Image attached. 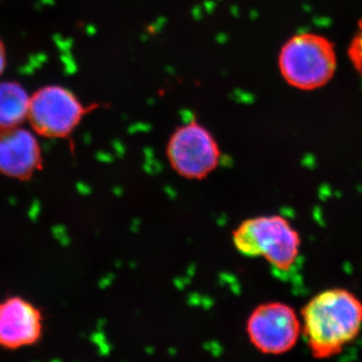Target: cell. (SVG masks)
Instances as JSON below:
<instances>
[{"instance_id": "obj_1", "label": "cell", "mask_w": 362, "mask_h": 362, "mask_svg": "<svg viewBox=\"0 0 362 362\" xmlns=\"http://www.w3.org/2000/svg\"><path fill=\"white\" fill-rule=\"evenodd\" d=\"M302 337L317 359L337 356L362 329V301L341 288L318 293L302 309Z\"/></svg>"}, {"instance_id": "obj_2", "label": "cell", "mask_w": 362, "mask_h": 362, "mask_svg": "<svg viewBox=\"0 0 362 362\" xmlns=\"http://www.w3.org/2000/svg\"><path fill=\"white\" fill-rule=\"evenodd\" d=\"M278 66L283 78L302 90L322 88L337 73L334 45L324 35L298 33L287 40L279 54Z\"/></svg>"}, {"instance_id": "obj_3", "label": "cell", "mask_w": 362, "mask_h": 362, "mask_svg": "<svg viewBox=\"0 0 362 362\" xmlns=\"http://www.w3.org/2000/svg\"><path fill=\"white\" fill-rule=\"evenodd\" d=\"M233 245L247 257H262L280 272L291 270L299 258L301 239L284 216L249 218L233 232Z\"/></svg>"}, {"instance_id": "obj_4", "label": "cell", "mask_w": 362, "mask_h": 362, "mask_svg": "<svg viewBox=\"0 0 362 362\" xmlns=\"http://www.w3.org/2000/svg\"><path fill=\"white\" fill-rule=\"evenodd\" d=\"M90 110L71 90L61 86H47L30 97L28 120L37 134L65 138Z\"/></svg>"}, {"instance_id": "obj_5", "label": "cell", "mask_w": 362, "mask_h": 362, "mask_svg": "<svg viewBox=\"0 0 362 362\" xmlns=\"http://www.w3.org/2000/svg\"><path fill=\"white\" fill-rule=\"evenodd\" d=\"M247 332L250 341L259 352L280 356L294 349L302 337L301 318L289 305L269 302L252 312Z\"/></svg>"}, {"instance_id": "obj_6", "label": "cell", "mask_w": 362, "mask_h": 362, "mask_svg": "<svg viewBox=\"0 0 362 362\" xmlns=\"http://www.w3.org/2000/svg\"><path fill=\"white\" fill-rule=\"evenodd\" d=\"M168 156L178 175L189 180H202L220 163L221 150L206 128L190 122L181 126L171 136Z\"/></svg>"}, {"instance_id": "obj_7", "label": "cell", "mask_w": 362, "mask_h": 362, "mask_svg": "<svg viewBox=\"0 0 362 362\" xmlns=\"http://www.w3.org/2000/svg\"><path fill=\"white\" fill-rule=\"evenodd\" d=\"M42 168V148L32 131L21 126L0 129V173L2 175L26 181Z\"/></svg>"}, {"instance_id": "obj_8", "label": "cell", "mask_w": 362, "mask_h": 362, "mask_svg": "<svg viewBox=\"0 0 362 362\" xmlns=\"http://www.w3.org/2000/svg\"><path fill=\"white\" fill-rule=\"evenodd\" d=\"M44 319L39 308L23 298L0 302V347L16 350L35 344L42 334Z\"/></svg>"}, {"instance_id": "obj_9", "label": "cell", "mask_w": 362, "mask_h": 362, "mask_svg": "<svg viewBox=\"0 0 362 362\" xmlns=\"http://www.w3.org/2000/svg\"><path fill=\"white\" fill-rule=\"evenodd\" d=\"M30 96L16 82L0 83V129L21 126L28 120Z\"/></svg>"}, {"instance_id": "obj_10", "label": "cell", "mask_w": 362, "mask_h": 362, "mask_svg": "<svg viewBox=\"0 0 362 362\" xmlns=\"http://www.w3.org/2000/svg\"><path fill=\"white\" fill-rule=\"evenodd\" d=\"M349 57L357 73L362 76V18L357 26L356 35L350 42Z\"/></svg>"}, {"instance_id": "obj_11", "label": "cell", "mask_w": 362, "mask_h": 362, "mask_svg": "<svg viewBox=\"0 0 362 362\" xmlns=\"http://www.w3.org/2000/svg\"><path fill=\"white\" fill-rule=\"evenodd\" d=\"M6 66V52L4 42L0 40V75L4 73Z\"/></svg>"}]
</instances>
